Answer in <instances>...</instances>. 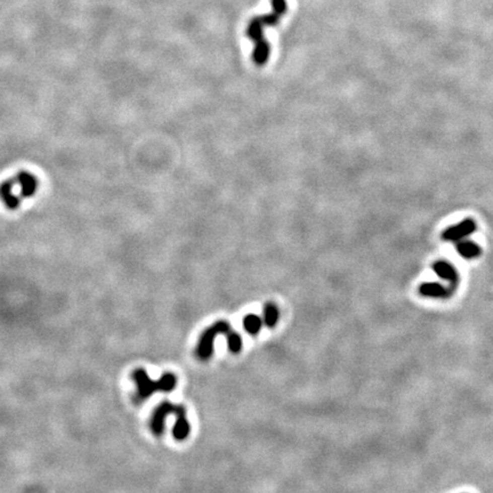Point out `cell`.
<instances>
[{"mask_svg":"<svg viewBox=\"0 0 493 493\" xmlns=\"http://www.w3.org/2000/svg\"><path fill=\"white\" fill-rule=\"evenodd\" d=\"M419 293L431 298H447L449 296V290L437 282H425L419 287Z\"/></svg>","mask_w":493,"mask_h":493,"instance_id":"7","label":"cell"},{"mask_svg":"<svg viewBox=\"0 0 493 493\" xmlns=\"http://www.w3.org/2000/svg\"><path fill=\"white\" fill-rule=\"evenodd\" d=\"M456 249L458 251L462 258L466 259H471V258H476L479 255H481V248L477 243H475L473 241H460L457 243Z\"/></svg>","mask_w":493,"mask_h":493,"instance_id":"8","label":"cell"},{"mask_svg":"<svg viewBox=\"0 0 493 493\" xmlns=\"http://www.w3.org/2000/svg\"><path fill=\"white\" fill-rule=\"evenodd\" d=\"M191 426L187 421L186 413H182L176 417V422L173 430V436L177 441H184L190 434Z\"/></svg>","mask_w":493,"mask_h":493,"instance_id":"9","label":"cell"},{"mask_svg":"<svg viewBox=\"0 0 493 493\" xmlns=\"http://www.w3.org/2000/svg\"><path fill=\"white\" fill-rule=\"evenodd\" d=\"M15 182L20 184L21 196H23V198H30L37 191L38 182L36 177L30 173H27V171H20L16 176Z\"/></svg>","mask_w":493,"mask_h":493,"instance_id":"5","label":"cell"},{"mask_svg":"<svg viewBox=\"0 0 493 493\" xmlns=\"http://www.w3.org/2000/svg\"><path fill=\"white\" fill-rule=\"evenodd\" d=\"M264 27L265 25L263 22H261L260 16L254 17V19H252L249 22V24H248L247 34H248V37H249L250 39L255 42V44H258V42H260V41L266 40L264 38V34H263Z\"/></svg>","mask_w":493,"mask_h":493,"instance_id":"11","label":"cell"},{"mask_svg":"<svg viewBox=\"0 0 493 493\" xmlns=\"http://www.w3.org/2000/svg\"><path fill=\"white\" fill-rule=\"evenodd\" d=\"M476 231V223L471 218H467L459 224L449 227L443 232L442 239L445 241H459L466 237H469Z\"/></svg>","mask_w":493,"mask_h":493,"instance_id":"4","label":"cell"},{"mask_svg":"<svg viewBox=\"0 0 493 493\" xmlns=\"http://www.w3.org/2000/svg\"><path fill=\"white\" fill-rule=\"evenodd\" d=\"M182 413H186L185 409L182 405H176L168 401L162 402L158 408L154 410L152 419H151V430L153 434L161 435L165 430V419L167 415L175 414L179 415Z\"/></svg>","mask_w":493,"mask_h":493,"instance_id":"3","label":"cell"},{"mask_svg":"<svg viewBox=\"0 0 493 493\" xmlns=\"http://www.w3.org/2000/svg\"><path fill=\"white\" fill-rule=\"evenodd\" d=\"M231 325L226 321H217L212 327L204 330L201 334L198 346H196V357L202 361H207L214 353V342L218 334H227L231 331Z\"/></svg>","mask_w":493,"mask_h":493,"instance_id":"2","label":"cell"},{"mask_svg":"<svg viewBox=\"0 0 493 493\" xmlns=\"http://www.w3.org/2000/svg\"><path fill=\"white\" fill-rule=\"evenodd\" d=\"M227 338V346H229L230 351L234 354H238L242 349V339L241 336L238 332H234L233 330L226 334Z\"/></svg>","mask_w":493,"mask_h":493,"instance_id":"15","label":"cell"},{"mask_svg":"<svg viewBox=\"0 0 493 493\" xmlns=\"http://www.w3.org/2000/svg\"><path fill=\"white\" fill-rule=\"evenodd\" d=\"M278 318H280V312H278V308L273 303H267L266 305L264 306V323L268 328L275 327Z\"/></svg>","mask_w":493,"mask_h":493,"instance_id":"13","label":"cell"},{"mask_svg":"<svg viewBox=\"0 0 493 493\" xmlns=\"http://www.w3.org/2000/svg\"><path fill=\"white\" fill-rule=\"evenodd\" d=\"M269 51H271V48H269V44L266 40L255 44V48L252 51V59H254L257 65H264L268 61Z\"/></svg>","mask_w":493,"mask_h":493,"instance_id":"12","label":"cell"},{"mask_svg":"<svg viewBox=\"0 0 493 493\" xmlns=\"http://www.w3.org/2000/svg\"><path fill=\"white\" fill-rule=\"evenodd\" d=\"M132 379L137 386V394L139 398H148L156 392H171L177 385V377L171 372H166L159 380L154 381L148 376L144 369H136L132 372Z\"/></svg>","mask_w":493,"mask_h":493,"instance_id":"1","label":"cell"},{"mask_svg":"<svg viewBox=\"0 0 493 493\" xmlns=\"http://www.w3.org/2000/svg\"><path fill=\"white\" fill-rule=\"evenodd\" d=\"M15 181H5L2 185V198L3 201L7 205V208H10L12 210L16 209L19 207L21 203L20 198H17L12 193L13 185H14Z\"/></svg>","mask_w":493,"mask_h":493,"instance_id":"10","label":"cell"},{"mask_svg":"<svg viewBox=\"0 0 493 493\" xmlns=\"http://www.w3.org/2000/svg\"><path fill=\"white\" fill-rule=\"evenodd\" d=\"M433 269H434L436 275L440 276L441 278H443V280L451 282L452 285L458 282V273L456 271V268H454L451 264L447 263V261L444 260L435 261V263L433 264Z\"/></svg>","mask_w":493,"mask_h":493,"instance_id":"6","label":"cell"},{"mask_svg":"<svg viewBox=\"0 0 493 493\" xmlns=\"http://www.w3.org/2000/svg\"><path fill=\"white\" fill-rule=\"evenodd\" d=\"M261 325H263V321H261L259 316H257L255 314H248L244 316L243 328L248 333L252 334V336L259 333Z\"/></svg>","mask_w":493,"mask_h":493,"instance_id":"14","label":"cell"}]
</instances>
